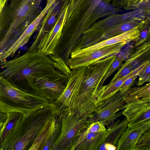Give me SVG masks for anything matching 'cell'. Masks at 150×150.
<instances>
[{
  "label": "cell",
  "mask_w": 150,
  "mask_h": 150,
  "mask_svg": "<svg viewBox=\"0 0 150 150\" xmlns=\"http://www.w3.org/2000/svg\"><path fill=\"white\" fill-rule=\"evenodd\" d=\"M0 76L19 88L30 91L37 77L56 70L53 61L48 56L38 51H27L23 55L0 62Z\"/></svg>",
  "instance_id": "obj_1"
},
{
  "label": "cell",
  "mask_w": 150,
  "mask_h": 150,
  "mask_svg": "<svg viewBox=\"0 0 150 150\" xmlns=\"http://www.w3.org/2000/svg\"><path fill=\"white\" fill-rule=\"evenodd\" d=\"M8 1L0 16V43L9 47L33 20V14L37 1L10 0L9 3Z\"/></svg>",
  "instance_id": "obj_2"
},
{
  "label": "cell",
  "mask_w": 150,
  "mask_h": 150,
  "mask_svg": "<svg viewBox=\"0 0 150 150\" xmlns=\"http://www.w3.org/2000/svg\"><path fill=\"white\" fill-rule=\"evenodd\" d=\"M116 54L109 56L86 66L84 77L75 104L71 110L88 117L97 108L96 95L100 83Z\"/></svg>",
  "instance_id": "obj_3"
},
{
  "label": "cell",
  "mask_w": 150,
  "mask_h": 150,
  "mask_svg": "<svg viewBox=\"0 0 150 150\" xmlns=\"http://www.w3.org/2000/svg\"><path fill=\"white\" fill-rule=\"evenodd\" d=\"M54 114L50 105L23 115L1 144L0 150L28 149L46 122Z\"/></svg>",
  "instance_id": "obj_4"
},
{
  "label": "cell",
  "mask_w": 150,
  "mask_h": 150,
  "mask_svg": "<svg viewBox=\"0 0 150 150\" xmlns=\"http://www.w3.org/2000/svg\"><path fill=\"white\" fill-rule=\"evenodd\" d=\"M50 105L46 99L19 88L0 76V110L2 112H19L25 116Z\"/></svg>",
  "instance_id": "obj_5"
},
{
  "label": "cell",
  "mask_w": 150,
  "mask_h": 150,
  "mask_svg": "<svg viewBox=\"0 0 150 150\" xmlns=\"http://www.w3.org/2000/svg\"><path fill=\"white\" fill-rule=\"evenodd\" d=\"M59 117L61 122L60 132L52 150H70L74 140L89 124V117L73 110Z\"/></svg>",
  "instance_id": "obj_6"
},
{
  "label": "cell",
  "mask_w": 150,
  "mask_h": 150,
  "mask_svg": "<svg viewBox=\"0 0 150 150\" xmlns=\"http://www.w3.org/2000/svg\"><path fill=\"white\" fill-rule=\"evenodd\" d=\"M68 76L58 70L37 77L33 80L32 90L37 95L47 99L50 104L56 101L67 84Z\"/></svg>",
  "instance_id": "obj_7"
},
{
  "label": "cell",
  "mask_w": 150,
  "mask_h": 150,
  "mask_svg": "<svg viewBox=\"0 0 150 150\" xmlns=\"http://www.w3.org/2000/svg\"><path fill=\"white\" fill-rule=\"evenodd\" d=\"M86 67L84 66L71 71L63 92L56 101L50 104L54 114L57 116H61L73 108L80 91Z\"/></svg>",
  "instance_id": "obj_8"
},
{
  "label": "cell",
  "mask_w": 150,
  "mask_h": 150,
  "mask_svg": "<svg viewBox=\"0 0 150 150\" xmlns=\"http://www.w3.org/2000/svg\"><path fill=\"white\" fill-rule=\"evenodd\" d=\"M150 1H147L130 12L122 14L114 13L96 21L83 34L85 36L93 35L126 21L137 18L150 17Z\"/></svg>",
  "instance_id": "obj_9"
},
{
  "label": "cell",
  "mask_w": 150,
  "mask_h": 150,
  "mask_svg": "<svg viewBox=\"0 0 150 150\" xmlns=\"http://www.w3.org/2000/svg\"><path fill=\"white\" fill-rule=\"evenodd\" d=\"M127 91H119L106 100L98 105L95 111L88 118L89 124L98 121L102 122L105 126H108L122 115L123 110L117 113L125 107L124 96Z\"/></svg>",
  "instance_id": "obj_10"
},
{
  "label": "cell",
  "mask_w": 150,
  "mask_h": 150,
  "mask_svg": "<svg viewBox=\"0 0 150 150\" xmlns=\"http://www.w3.org/2000/svg\"><path fill=\"white\" fill-rule=\"evenodd\" d=\"M78 2L77 10L81 13V20L78 23L87 28L98 19L120 11L111 5L110 0H79Z\"/></svg>",
  "instance_id": "obj_11"
},
{
  "label": "cell",
  "mask_w": 150,
  "mask_h": 150,
  "mask_svg": "<svg viewBox=\"0 0 150 150\" xmlns=\"http://www.w3.org/2000/svg\"><path fill=\"white\" fill-rule=\"evenodd\" d=\"M150 24V17L137 18L117 25L96 34L88 36H82L75 49L85 48L111 38L138 26Z\"/></svg>",
  "instance_id": "obj_12"
},
{
  "label": "cell",
  "mask_w": 150,
  "mask_h": 150,
  "mask_svg": "<svg viewBox=\"0 0 150 150\" xmlns=\"http://www.w3.org/2000/svg\"><path fill=\"white\" fill-rule=\"evenodd\" d=\"M61 128L60 117L54 114L48 119L41 129L29 150H52L59 136Z\"/></svg>",
  "instance_id": "obj_13"
},
{
  "label": "cell",
  "mask_w": 150,
  "mask_h": 150,
  "mask_svg": "<svg viewBox=\"0 0 150 150\" xmlns=\"http://www.w3.org/2000/svg\"><path fill=\"white\" fill-rule=\"evenodd\" d=\"M122 114L131 128L150 123V97L135 100L127 104Z\"/></svg>",
  "instance_id": "obj_14"
},
{
  "label": "cell",
  "mask_w": 150,
  "mask_h": 150,
  "mask_svg": "<svg viewBox=\"0 0 150 150\" xmlns=\"http://www.w3.org/2000/svg\"><path fill=\"white\" fill-rule=\"evenodd\" d=\"M128 43L122 42L115 44L84 55H70L68 61V65L71 70L88 66L109 56L117 54Z\"/></svg>",
  "instance_id": "obj_15"
},
{
  "label": "cell",
  "mask_w": 150,
  "mask_h": 150,
  "mask_svg": "<svg viewBox=\"0 0 150 150\" xmlns=\"http://www.w3.org/2000/svg\"><path fill=\"white\" fill-rule=\"evenodd\" d=\"M145 26L137 27L94 45L85 48L75 49L71 52L70 55H84L115 44L122 42H127L129 43L132 41L134 42L138 38L141 30Z\"/></svg>",
  "instance_id": "obj_16"
},
{
  "label": "cell",
  "mask_w": 150,
  "mask_h": 150,
  "mask_svg": "<svg viewBox=\"0 0 150 150\" xmlns=\"http://www.w3.org/2000/svg\"><path fill=\"white\" fill-rule=\"evenodd\" d=\"M64 13V9L53 27L41 39L36 51L47 55L55 53L61 35Z\"/></svg>",
  "instance_id": "obj_17"
},
{
  "label": "cell",
  "mask_w": 150,
  "mask_h": 150,
  "mask_svg": "<svg viewBox=\"0 0 150 150\" xmlns=\"http://www.w3.org/2000/svg\"><path fill=\"white\" fill-rule=\"evenodd\" d=\"M105 131L91 133L83 130L74 140L70 150H98L104 141Z\"/></svg>",
  "instance_id": "obj_18"
},
{
  "label": "cell",
  "mask_w": 150,
  "mask_h": 150,
  "mask_svg": "<svg viewBox=\"0 0 150 150\" xmlns=\"http://www.w3.org/2000/svg\"><path fill=\"white\" fill-rule=\"evenodd\" d=\"M150 128V123L131 128L128 127L119 138L117 150H135V147L141 136Z\"/></svg>",
  "instance_id": "obj_19"
},
{
  "label": "cell",
  "mask_w": 150,
  "mask_h": 150,
  "mask_svg": "<svg viewBox=\"0 0 150 150\" xmlns=\"http://www.w3.org/2000/svg\"><path fill=\"white\" fill-rule=\"evenodd\" d=\"M46 13V11L43 10L27 26L19 38L0 56V62L5 61L9 57H13L18 50L29 41L31 36L36 30L40 21Z\"/></svg>",
  "instance_id": "obj_20"
},
{
  "label": "cell",
  "mask_w": 150,
  "mask_h": 150,
  "mask_svg": "<svg viewBox=\"0 0 150 150\" xmlns=\"http://www.w3.org/2000/svg\"><path fill=\"white\" fill-rule=\"evenodd\" d=\"M149 60L147 61L130 73L112 84L103 86L97 92L96 98L97 105L106 100L119 91L121 86L128 79L137 74L140 73Z\"/></svg>",
  "instance_id": "obj_21"
},
{
  "label": "cell",
  "mask_w": 150,
  "mask_h": 150,
  "mask_svg": "<svg viewBox=\"0 0 150 150\" xmlns=\"http://www.w3.org/2000/svg\"><path fill=\"white\" fill-rule=\"evenodd\" d=\"M134 49V51L129 53V57L125 62L132 70L150 60V38Z\"/></svg>",
  "instance_id": "obj_22"
},
{
  "label": "cell",
  "mask_w": 150,
  "mask_h": 150,
  "mask_svg": "<svg viewBox=\"0 0 150 150\" xmlns=\"http://www.w3.org/2000/svg\"><path fill=\"white\" fill-rule=\"evenodd\" d=\"M128 123L125 117L122 121L119 120L110 125L106 130L104 141L98 150H106L105 146L106 144H111L116 147L118 140L127 127Z\"/></svg>",
  "instance_id": "obj_23"
},
{
  "label": "cell",
  "mask_w": 150,
  "mask_h": 150,
  "mask_svg": "<svg viewBox=\"0 0 150 150\" xmlns=\"http://www.w3.org/2000/svg\"><path fill=\"white\" fill-rule=\"evenodd\" d=\"M7 114V118L0 132V146L23 115L21 113L16 112H8Z\"/></svg>",
  "instance_id": "obj_24"
},
{
  "label": "cell",
  "mask_w": 150,
  "mask_h": 150,
  "mask_svg": "<svg viewBox=\"0 0 150 150\" xmlns=\"http://www.w3.org/2000/svg\"><path fill=\"white\" fill-rule=\"evenodd\" d=\"M150 97V83L142 86L131 88L127 91L124 96L126 104L138 99Z\"/></svg>",
  "instance_id": "obj_25"
},
{
  "label": "cell",
  "mask_w": 150,
  "mask_h": 150,
  "mask_svg": "<svg viewBox=\"0 0 150 150\" xmlns=\"http://www.w3.org/2000/svg\"><path fill=\"white\" fill-rule=\"evenodd\" d=\"M129 53H126L125 54L116 57L113 61L108 71L105 74L100 83L101 87L103 86L104 83L112 74L117 70L122 64V62L125 59L126 57L129 55Z\"/></svg>",
  "instance_id": "obj_26"
},
{
  "label": "cell",
  "mask_w": 150,
  "mask_h": 150,
  "mask_svg": "<svg viewBox=\"0 0 150 150\" xmlns=\"http://www.w3.org/2000/svg\"><path fill=\"white\" fill-rule=\"evenodd\" d=\"M53 61L56 69L69 76L71 72L68 64L55 52L48 55Z\"/></svg>",
  "instance_id": "obj_27"
},
{
  "label": "cell",
  "mask_w": 150,
  "mask_h": 150,
  "mask_svg": "<svg viewBox=\"0 0 150 150\" xmlns=\"http://www.w3.org/2000/svg\"><path fill=\"white\" fill-rule=\"evenodd\" d=\"M135 148V150H150V129L146 131L141 136Z\"/></svg>",
  "instance_id": "obj_28"
},
{
  "label": "cell",
  "mask_w": 150,
  "mask_h": 150,
  "mask_svg": "<svg viewBox=\"0 0 150 150\" xmlns=\"http://www.w3.org/2000/svg\"><path fill=\"white\" fill-rule=\"evenodd\" d=\"M150 24L144 27L141 30L138 38L135 41L133 48L138 47L150 38Z\"/></svg>",
  "instance_id": "obj_29"
},
{
  "label": "cell",
  "mask_w": 150,
  "mask_h": 150,
  "mask_svg": "<svg viewBox=\"0 0 150 150\" xmlns=\"http://www.w3.org/2000/svg\"><path fill=\"white\" fill-rule=\"evenodd\" d=\"M139 79L137 85L142 86L145 82H149L150 81V60L141 71L139 76Z\"/></svg>",
  "instance_id": "obj_30"
},
{
  "label": "cell",
  "mask_w": 150,
  "mask_h": 150,
  "mask_svg": "<svg viewBox=\"0 0 150 150\" xmlns=\"http://www.w3.org/2000/svg\"><path fill=\"white\" fill-rule=\"evenodd\" d=\"M120 67L109 84H112L115 83L129 74L132 71L130 67L125 62L122 64Z\"/></svg>",
  "instance_id": "obj_31"
},
{
  "label": "cell",
  "mask_w": 150,
  "mask_h": 150,
  "mask_svg": "<svg viewBox=\"0 0 150 150\" xmlns=\"http://www.w3.org/2000/svg\"><path fill=\"white\" fill-rule=\"evenodd\" d=\"M106 130L102 122L96 121L89 123L84 131L88 132L95 133L105 132Z\"/></svg>",
  "instance_id": "obj_32"
},
{
  "label": "cell",
  "mask_w": 150,
  "mask_h": 150,
  "mask_svg": "<svg viewBox=\"0 0 150 150\" xmlns=\"http://www.w3.org/2000/svg\"><path fill=\"white\" fill-rule=\"evenodd\" d=\"M140 73L137 74L128 79L121 86L119 91H126L131 88L134 83L135 80Z\"/></svg>",
  "instance_id": "obj_33"
},
{
  "label": "cell",
  "mask_w": 150,
  "mask_h": 150,
  "mask_svg": "<svg viewBox=\"0 0 150 150\" xmlns=\"http://www.w3.org/2000/svg\"><path fill=\"white\" fill-rule=\"evenodd\" d=\"M147 0H128L125 9L126 10H134Z\"/></svg>",
  "instance_id": "obj_34"
},
{
  "label": "cell",
  "mask_w": 150,
  "mask_h": 150,
  "mask_svg": "<svg viewBox=\"0 0 150 150\" xmlns=\"http://www.w3.org/2000/svg\"><path fill=\"white\" fill-rule=\"evenodd\" d=\"M7 117V113L2 112L0 110V122H4Z\"/></svg>",
  "instance_id": "obj_35"
},
{
  "label": "cell",
  "mask_w": 150,
  "mask_h": 150,
  "mask_svg": "<svg viewBox=\"0 0 150 150\" xmlns=\"http://www.w3.org/2000/svg\"><path fill=\"white\" fill-rule=\"evenodd\" d=\"M8 0H0V16L5 4Z\"/></svg>",
  "instance_id": "obj_36"
},
{
  "label": "cell",
  "mask_w": 150,
  "mask_h": 150,
  "mask_svg": "<svg viewBox=\"0 0 150 150\" xmlns=\"http://www.w3.org/2000/svg\"><path fill=\"white\" fill-rule=\"evenodd\" d=\"M3 123L4 122H0V132L2 128Z\"/></svg>",
  "instance_id": "obj_37"
}]
</instances>
